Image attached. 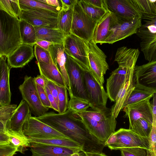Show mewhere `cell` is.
Instances as JSON below:
<instances>
[{
  "label": "cell",
  "instance_id": "6da1fadb",
  "mask_svg": "<svg viewBox=\"0 0 156 156\" xmlns=\"http://www.w3.org/2000/svg\"><path fill=\"white\" fill-rule=\"evenodd\" d=\"M47 124L70 139L78 143L86 152L101 153L105 147L87 129L82 120L67 110L64 113L52 112L47 119Z\"/></svg>",
  "mask_w": 156,
  "mask_h": 156
},
{
  "label": "cell",
  "instance_id": "7a4b0ae2",
  "mask_svg": "<svg viewBox=\"0 0 156 156\" xmlns=\"http://www.w3.org/2000/svg\"><path fill=\"white\" fill-rule=\"evenodd\" d=\"M74 115L81 119L90 132L104 144L115 132L117 121L111 108L106 107L96 109L90 108L85 112Z\"/></svg>",
  "mask_w": 156,
  "mask_h": 156
},
{
  "label": "cell",
  "instance_id": "3957f363",
  "mask_svg": "<svg viewBox=\"0 0 156 156\" xmlns=\"http://www.w3.org/2000/svg\"><path fill=\"white\" fill-rule=\"evenodd\" d=\"M138 48L123 46L118 48L114 61L118 67L113 71L107 80V93L110 100L115 102L118 94L123 83L130 68L135 65L140 54Z\"/></svg>",
  "mask_w": 156,
  "mask_h": 156
},
{
  "label": "cell",
  "instance_id": "277c9868",
  "mask_svg": "<svg viewBox=\"0 0 156 156\" xmlns=\"http://www.w3.org/2000/svg\"><path fill=\"white\" fill-rule=\"evenodd\" d=\"M22 44L20 19L0 10V56L7 58Z\"/></svg>",
  "mask_w": 156,
  "mask_h": 156
},
{
  "label": "cell",
  "instance_id": "5b68a950",
  "mask_svg": "<svg viewBox=\"0 0 156 156\" xmlns=\"http://www.w3.org/2000/svg\"><path fill=\"white\" fill-rule=\"evenodd\" d=\"M111 14L110 33L104 43L112 44L136 34L142 24L141 19L129 20L112 12Z\"/></svg>",
  "mask_w": 156,
  "mask_h": 156
},
{
  "label": "cell",
  "instance_id": "8992f818",
  "mask_svg": "<svg viewBox=\"0 0 156 156\" xmlns=\"http://www.w3.org/2000/svg\"><path fill=\"white\" fill-rule=\"evenodd\" d=\"M98 22L87 14L77 2L73 9L71 33L88 41L93 40Z\"/></svg>",
  "mask_w": 156,
  "mask_h": 156
},
{
  "label": "cell",
  "instance_id": "52a82bcc",
  "mask_svg": "<svg viewBox=\"0 0 156 156\" xmlns=\"http://www.w3.org/2000/svg\"><path fill=\"white\" fill-rule=\"evenodd\" d=\"M136 34L140 40L141 50L149 62L156 60V17L144 20Z\"/></svg>",
  "mask_w": 156,
  "mask_h": 156
},
{
  "label": "cell",
  "instance_id": "ba28073f",
  "mask_svg": "<svg viewBox=\"0 0 156 156\" xmlns=\"http://www.w3.org/2000/svg\"><path fill=\"white\" fill-rule=\"evenodd\" d=\"M65 65L73 96L88 101L83 76L84 69L74 59L67 54Z\"/></svg>",
  "mask_w": 156,
  "mask_h": 156
},
{
  "label": "cell",
  "instance_id": "9c48e42d",
  "mask_svg": "<svg viewBox=\"0 0 156 156\" xmlns=\"http://www.w3.org/2000/svg\"><path fill=\"white\" fill-rule=\"evenodd\" d=\"M19 89L23 99L35 117L40 116L47 112L48 108L44 106L41 101L34 78L26 75Z\"/></svg>",
  "mask_w": 156,
  "mask_h": 156
},
{
  "label": "cell",
  "instance_id": "30bf717a",
  "mask_svg": "<svg viewBox=\"0 0 156 156\" xmlns=\"http://www.w3.org/2000/svg\"><path fill=\"white\" fill-rule=\"evenodd\" d=\"M86 44L91 74L99 84L103 86L104 75L109 69L107 56L93 40L86 41Z\"/></svg>",
  "mask_w": 156,
  "mask_h": 156
},
{
  "label": "cell",
  "instance_id": "8fae6325",
  "mask_svg": "<svg viewBox=\"0 0 156 156\" xmlns=\"http://www.w3.org/2000/svg\"><path fill=\"white\" fill-rule=\"evenodd\" d=\"M86 42V41L70 33L66 36L63 45L65 53L74 59L85 70L91 74Z\"/></svg>",
  "mask_w": 156,
  "mask_h": 156
},
{
  "label": "cell",
  "instance_id": "7c38bea8",
  "mask_svg": "<svg viewBox=\"0 0 156 156\" xmlns=\"http://www.w3.org/2000/svg\"><path fill=\"white\" fill-rule=\"evenodd\" d=\"M58 13L44 9H27L22 10L19 18L20 19L25 20L34 27L58 29Z\"/></svg>",
  "mask_w": 156,
  "mask_h": 156
},
{
  "label": "cell",
  "instance_id": "4fadbf2b",
  "mask_svg": "<svg viewBox=\"0 0 156 156\" xmlns=\"http://www.w3.org/2000/svg\"><path fill=\"white\" fill-rule=\"evenodd\" d=\"M24 135L29 137L38 138H69L42 122L36 117L30 116L23 128Z\"/></svg>",
  "mask_w": 156,
  "mask_h": 156
},
{
  "label": "cell",
  "instance_id": "5bb4252c",
  "mask_svg": "<svg viewBox=\"0 0 156 156\" xmlns=\"http://www.w3.org/2000/svg\"><path fill=\"white\" fill-rule=\"evenodd\" d=\"M117 137L115 143L108 145L111 150L139 147L148 150L149 147L148 138L142 136L131 129L120 128L114 132Z\"/></svg>",
  "mask_w": 156,
  "mask_h": 156
},
{
  "label": "cell",
  "instance_id": "9a60e30c",
  "mask_svg": "<svg viewBox=\"0 0 156 156\" xmlns=\"http://www.w3.org/2000/svg\"><path fill=\"white\" fill-rule=\"evenodd\" d=\"M84 82L91 108L96 109L106 107L108 96L91 73L84 70Z\"/></svg>",
  "mask_w": 156,
  "mask_h": 156
},
{
  "label": "cell",
  "instance_id": "2e32d148",
  "mask_svg": "<svg viewBox=\"0 0 156 156\" xmlns=\"http://www.w3.org/2000/svg\"><path fill=\"white\" fill-rule=\"evenodd\" d=\"M134 75L136 85L156 93V60L136 66Z\"/></svg>",
  "mask_w": 156,
  "mask_h": 156
},
{
  "label": "cell",
  "instance_id": "e0dca14e",
  "mask_svg": "<svg viewBox=\"0 0 156 156\" xmlns=\"http://www.w3.org/2000/svg\"><path fill=\"white\" fill-rule=\"evenodd\" d=\"M136 65L129 69L126 79L116 97L115 104L111 109L113 115L116 118L119 112L123 110L128 99L136 86L134 70Z\"/></svg>",
  "mask_w": 156,
  "mask_h": 156
},
{
  "label": "cell",
  "instance_id": "ac0fdd59",
  "mask_svg": "<svg viewBox=\"0 0 156 156\" xmlns=\"http://www.w3.org/2000/svg\"><path fill=\"white\" fill-rule=\"evenodd\" d=\"M125 117L129 119L130 128L139 119H144L152 124L153 115L150 100H146L125 107L123 109Z\"/></svg>",
  "mask_w": 156,
  "mask_h": 156
},
{
  "label": "cell",
  "instance_id": "d6986e66",
  "mask_svg": "<svg viewBox=\"0 0 156 156\" xmlns=\"http://www.w3.org/2000/svg\"><path fill=\"white\" fill-rule=\"evenodd\" d=\"M105 2L108 11L112 13L129 20L141 19L140 13L131 0H105Z\"/></svg>",
  "mask_w": 156,
  "mask_h": 156
},
{
  "label": "cell",
  "instance_id": "ffe728a7",
  "mask_svg": "<svg viewBox=\"0 0 156 156\" xmlns=\"http://www.w3.org/2000/svg\"><path fill=\"white\" fill-rule=\"evenodd\" d=\"M31 115V112L29 105L24 100L22 99L7 122L5 130L23 133L24 125Z\"/></svg>",
  "mask_w": 156,
  "mask_h": 156
},
{
  "label": "cell",
  "instance_id": "44dd1931",
  "mask_svg": "<svg viewBox=\"0 0 156 156\" xmlns=\"http://www.w3.org/2000/svg\"><path fill=\"white\" fill-rule=\"evenodd\" d=\"M52 59L61 72L70 98L73 96L68 74L66 68V54L63 44H53L49 50Z\"/></svg>",
  "mask_w": 156,
  "mask_h": 156
},
{
  "label": "cell",
  "instance_id": "7402d4cb",
  "mask_svg": "<svg viewBox=\"0 0 156 156\" xmlns=\"http://www.w3.org/2000/svg\"><path fill=\"white\" fill-rule=\"evenodd\" d=\"M6 57L0 56V106L10 104L11 93L9 83L10 68Z\"/></svg>",
  "mask_w": 156,
  "mask_h": 156
},
{
  "label": "cell",
  "instance_id": "603a6c76",
  "mask_svg": "<svg viewBox=\"0 0 156 156\" xmlns=\"http://www.w3.org/2000/svg\"><path fill=\"white\" fill-rule=\"evenodd\" d=\"M34 45L22 44L16 51L7 58L10 68L23 67L34 57Z\"/></svg>",
  "mask_w": 156,
  "mask_h": 156
},
{
  "label": "cell",
  "instance_id": "cb8c5ba5",
  "mask_svg": "<svg viewBox=\"0 0 156 156\" xmlns=\"http://www.w3.org/2000/svg\"><path fill=\"white\" fill-rule=\"evenodd\" d=\"M30 147L31 156H65L81 150L34 143Z\"/></svg>",
  "mask_w": 156,
  "mask_h": 156
},
{
  "label": "cell",
  "instance_id": "d4e9b609",
  "mask_svg": "<svg viewBox=\"0 0 156 156\" xmlns=\"http://www.w3.org/2000/svg\"><path fill=\"white\" fill-rule=\"evenodd\" d=\"M37 64L41 76L55 85L66 87L63 77L51 57L48 63L37 62Z\"/></svg>",
  "mask_w": 156,
  "mask_h": 156
},
{
  "label": "cell",
  "instance_id": "484cf974",
  "mask_svg": "<svg viewBox=\"0 0 156 156\" xmlns=\"http://www.w3.org/2000/svg\"><path fill=\"white\" fill-rule=\"evenodd\" d=\"M36 41L44 40L54 44H62L66 35L58 29L41 27H34Z\"/></svg>",
  "mask_w": 156,
  "mask_h": 156
},
{
  "label": "cell",
  "instance_id": "4316f807",
  "mask_svg": "<svg viewBox=\"0 0 156 156\" xmlns=\"http://www.w3.org/2000/svg\"><path fill=\"white\" fill-rule=\"evenodd\" d=\"M111 12L108 11L103 17L98 22L94 30L93 40L95 43L101 44L108 38L110 33L111 22Z\"/></svg>",
  "mask_w": 156,
  "mask_h": 156
},
{
  "label": "cell",
  "instance_id": "83f0119b",
  "mask_svg": "<svg viewBox=\"0 0 156 156\" xmlns=\"http://www.w3.org/2000/svg\"><path fill=\"white\" fill-rule=\"evenodd\" d=\"M28 137L30 143H39L53 146L63 147L74 150H81L82 147L78 143L68 138H38Z\"/></svg>",
  "mask_w": 156,
  "mask_h": 156
},
{
  "label": "cell",
  "instance_id": "f1b7e54d",
  "mask_svg": "<svg viewBox=\"0 0 156 156\" xmlns=\"http://www.w3.org/2000/svg\"><path fill=\"white\" fill-rule=\"evenodd\" d=\"M140 13L142 19L151 20L156 17V0H131Z\"/></svg>",
  "mask_w": 156,
  "mask_h": 156
},
{
  "label": "cell",
  "instance_id": "f546056e",
  "mask_svg": "<svg viewBox=\"0 0 156 156\" xmlns=\"http://www.w3.org/2000/svg\"><path fill=\"white\" fill-rule=\"evenodd\" d=\"M20 29L22 44L34 45L36 41L34 27L24 20L20 19Z\"/></svg>",
  "mask_w": 156,
  "mask_h": 156
},
{
  "label": "cell",
  "instance_id": "4dcf8cb0",
  "mask_svg": "<svg viewBox=\"0 0 156 156\" xmlns=\"http://www.w3.org/2000/svg\"><path fill=\"white\" fill-rule=\"evenodd\" d=\"M5 132L9 137L10 143L17 148L18 152L24 154L26 148L30 147L28 137L24 133L7 130Z\"/></svg>",
  "mask_w": 156,
  "mask_h": 156
},
{
  "label": "cell",
  "instance_id": "1f68e13d",
  "mask_svg": "<svg viewBox=\"0 0 156 156\" xmlns=\"http://www.w3.org/2000/svg\"><path fill=\"white\" fill-rule=\"evenodd\" d=\"M73 9H62L58 13L57 18L58 29L66 35L71 33Z\"/></svg>",
  "mask_w": 156,
  "mask_h": 156
},
{
  "label": "cell",
  "instance_id": "d6a6232c",
  "mask_svg": "<svg viewBox=\"0 0 156 156\" xmlns=\"http://www.w3.org/2000/svg\"><path fill=\"white\" fill-rule=\"evenodd\" d=\"M154 92L136 85L124 108L127 106L146 100H150Z\"/></svg>",
  "mask_w": 156,
  "mask_h": 156
},
{
  "label": "cell",
  "instance_id": "836d02e7",
  "mask_svg": "<svg viewBox=\"0 0 156 156\" xmlns=\"http://www.w3.org/2000/svg\"><path fill=\"white\" fill-rule=\"evenodd\" d=\"M78 3L85 12L94 21L98 22L108 11L95 6L85 0H78Z\"/></svg>",
  "mask_w": 156,
  "mask_h": 156
},
{
  "label": "cell",
  "instance_id": "e575fe53",
  "mask_svg": "<svg viewBox=\"0 0 156 156\" xmlns=\"http://www.w3.org/2000/svg\"><path fill=\"white\" fill-rule=\"evenodd\" d=\"M21 10L27 9H37L46 10L58 13L62 8L51 6L37 0H19Z\"/></svg>",
  "mask_w": 156,
  "mask_h": 156
},
{
  "label": "cell",
  "instance_id": "d590c367",
  "mask_svg": "<svg viewBox=\"0 0 156 156\" xmlns=\"http://www.w3.org/2000/svg\"><path fill=\"white\" fill-rule=\"evenodd\" d=\"M152 128V124L144 119H139L129 129L142 136L148 138Z\"/></svg>",
  "mask_w": 156,
  "mask_h": 156
},
{
  "label": "cell",
  "instance_id": "8d00e7d4",
  "mask_svg": "<svg viewBox=\"0 0 156 156\" xmlns=\"http://www.w3.org/2000/svg\"><path fill=\"white\" fill-rule=\"evenodd\" d=\"M0 10H3L10 15L19 17L22 10L19 0H0Z\"/></svg>",
  "mask_w": 156,
  "mask_h": 156
},
{
  "label": "cell",
  "instance_id": "74e56055",
  "mask_svg": "<svg viewBox=\"0 0 156 156\" xmlns=\"http://www.w3.org/2000/svg\"><path fill=\"white\" fill-rule=\"evenodd\" d=\"M17 106L14 104L0 106V132L5 131L6 124Z\"/></svg>",
  "mask_w": 156,
  "mask_h": 156
},
{
  "label": "cell",
  "instance_id": "f35d334b",
  "mask_svg": "<svg viewBox=\"0 0 156 156\" xmlns=\"http://www.w3.org/2000/svg\"><path fill=\"white\" fill-rule=\"evenodd\" d=\"M90 107L88 101L73 96L69 101L68 109L71 111L74 114L85 112Z\"/></svg>",
  "mask_w": 156,
  "mask_h": 156
},
{
  "label": "cell",
  "instance_id": "ab89813d",
  "mask_svg": "<svg viewBox=\"0 0 156 156\" xmlns=\"http://www.w3.org/2000/svg\"><path fill=\"white\" fill-rule=\"evenodd\" d=\"M58 91V106L59 109L58 113L65 112L68 109V97L67 89L65 87L56 85Z\"/></svg>",
  "mask_w": 156,
  "mask_h": 156
},
{
  "label": "cell",
  "instance_id": "60d3db41",
  "mask_svg": "<svg viewBox=\"0 0 156 156\" xmlns=\"http://www.w3.org/2000/svg\"><path fill=\"white\" fill-rule=\"evenodd\" d=\"M34 55L37 62H49L51 56L49 50L44 49L37 44L34 45Z\"/></svg>",
  "mask_w": 156,
  "mask_h": 156
},
{
  "label": "cell",
  "instance_id": "b9f144b4",
  "mask_svg": "<svg viewBox=\"0 0 156 156\" xmlns=\"http://www.w3.org/2000/svg\"><path fill=\"white\" fill-rule=\"evenodd\" d=\"M148 140L149 147L146 150L147 156H156V126L152 125Z\"/></svg>",
  "mask_w": 156,
  "mask_h": 156
},
{
  "label": "cell",
  "instance_id": "7bdbcfd3",
  "mask_svg": "<svg viewBox=\"0 0 156 156\" xmlns=\"http://www.w3.org/2000/svg\"><path fill=\"white\" fill-rule=\"evenodd\" d=\"M121 156H147L146 150L139 147H133L122 149Z\"/></svg>",
  "mask_w": 156,
  "mask_h": 156
},
{
  "label": "cell",
  "instance_id": "ee69618b",
  "mask_svg": "<svg viewBox=\"0 0 156 156\" xmlns=\"http://www.w3.org/2000/svg\"><path fill=\"white\" fill-rule=\"evenodd\" d=\"M17 152V148L10 143L0 145V156H13Z\"/></svg>",
  "mask_w": 156,
  "mask_h": 156
},
{
  "label": "cell",
  "instance_id": "f6af8a7d",
  "mask_svg": "<svg viewBox=\"0 0 156 156\" xmlns=\"http://www.w3.org/2000/svg\"><path fill=\"white\" fill-rule=\"evenodd\" d=\"M41 101L44 106L48 108L52 109L45 88L36 84Z\"/></svg>",
  "mask_w": 156,
  "mask_h": 156
},
{
  "label": "cell",
  "instance_id": "bcb514c9",
  "mask_svg": "<svg viewBox=\"0 0 156 156\" xmlns=\"http://www.w3.org/2000/svg\"><path fill=\"white\" fill-rule=\"evenodd\" d=\"M46 85L48 87L49 90L51 93L55 98L56 102L58 105V90L56 86V85L52 82L45 79Z\"/></svg>",
  "mask_w": 156,
  "mask_h": 156
},
{
  "label": "cell",
  "instance_id": "7dc6e473",
  "mask_svg": "<svg viewBox=\"0 0 156 156\" xmlns=\"http://www.w3.org/2000/svg\"><path fill=\"white\" fill-rule=\"evenodd\" d=\"M45 90L47 92L49 100L52 106V109L58 112L59 109L58 105L55 98L52 95L48 88L46 85L45 87Z\"/></svg>",
  "mask_w": 156,
  "mask_h": 156
},
{
  "label": "cell",
  "instance_id": "c3c4849f",
  "mask_svg": "<svg viewBox=\"0 0 156 156\" xmlns=\"http://www.w3.org/2000/svg\"><path fill=\"white\" fill-rule=\"evenodd\" d=\"M152 97V100L150 102L153 115L152 125L156 126V93H154Z\"/></svg>",
  "mask_w": 156,
  "mask_h": 156
},
{
  "label": "cell",
  "instance_id": "681fc988",
  "mask_svg": "<svg viewBox=\"0 0 156 156\" xmlns=\"http://www.w3.org/2000/svg\"><path fill=\"white\" fill-rule=\"evenodd\" d=\"M85 1L95 6L104 9L108 11L105 0H85Z\"/></svg>",
  "mask_w": 156,
  "mask_h": 156
},
{
  "label": "cell",
  "instance_id": "f907efd6",
  "mask_svg": "<svg viewBox=\"0 0 156 156\" xmlns=\"http://www.w3.org/2000/svg\"><path fill=\"white\" fill-rule=\"evenodd\" d=\"M62 4V9H73L78 0H61Z\"/></svg>",
  "mask_w": 156,
  "mask_h": 156
},
{
  "label": "cell",
  "instance_id": "816d5d0a",
  "mask_svg": "<svg viewBox=\"0 0 156 156\" xmlns=\"http://www.w3.org/2000/svg\"><path fill=\"white\" fill-rule=\"evenodd\" d=\"M38 1L47 4L50 6L58 7L62 9L61 0H37Z\"/></svg>",
  "mask_w": 156,
  "mask_h": 156
},
{
  "label": "cell",
  "instance_id": "f5cc1de1",
  "mask_svg": "<svg viewBox=\"0 0 156 156\" xmlns=\"http://www.w3.org/2000/svg\"><path fill=\"white\" fill-rule=\"evenodd\" d=\"M10 144L9 137L5 132H0V145Z\"/></svg>",
  "mask_w": 156,
  "mask_h": 156
},
{
  "label": "cell",
  "instance_id": "db71d44e",
  "mask_svg": "<svg viewBox=\"0 0 156 156\" xmlns=\"http://www.w3.org/2000/svg\"><path fill=\"white\" fill-rule=\"evenodd\" d=\"M35 44H37L42 48L48 50L50 46L54 44L47 41L40 40L36 41Z\"/></svg>",
  "mask_w": 156,
  "mask_h": 156
},
{
  "label": "cell",
  "instance_id": "11a10c76",
  "mask_svg": "<svg viewBox=\"0 0 156 156\" xmlns=\"http://www.w3.org/2000/svg\"><path fill=\"white\" fill-rule=\"evenodd\" d=\"M36 83L45 88L46 86L45 79L41 75H37L34 77Z\"/></svg>",
  "mask_w": 156,
  "mask_h": 156
},
{
  "label": "cell",
  "instance_id": "9f6ffc18",
  "mask_svg": "<svg viewBox=\"0 0 156 156\" xmlns=\"http://www.w3.org/2000/svg\"><path fill=\"white\" fill-rule=\"evenodd\" d=\"M117 141L116 135L114 133H113L105 142L104 144L105 146L115 143Z\"/></svg>",
  "mask_w": 156,
  "mask_h": 156
},
{
  "label": "cell",
  "instance_id": "6f0895ef",
  "mask_svg": "<svg viewBox=\"0 0 156 156\" xmlns=\"http://www.w3.org/2000/svg\"><path fill=\"white\" fill-rule=\"evenodd\" d=\"M86 156H108L104 153L97 152H86L85 153Z\"/></svg>",
  "mask_w": 156,
  "mask_h": 156
},
{
  "label": "cell",
  "instance_id": "680465c9",
  "mask_svg": "<svg viewBox=\"0 0 156 156\" xmlns=\"http://www.w3.org/2000/svg\"><path fill=\"white\" fill-rule=\"evenodd\" d=\"M65 156H86V154L82 151L80 150Z\"/></svg>",
  "mask_w": 156,
  "mask_h": 156
}]
</instances>
